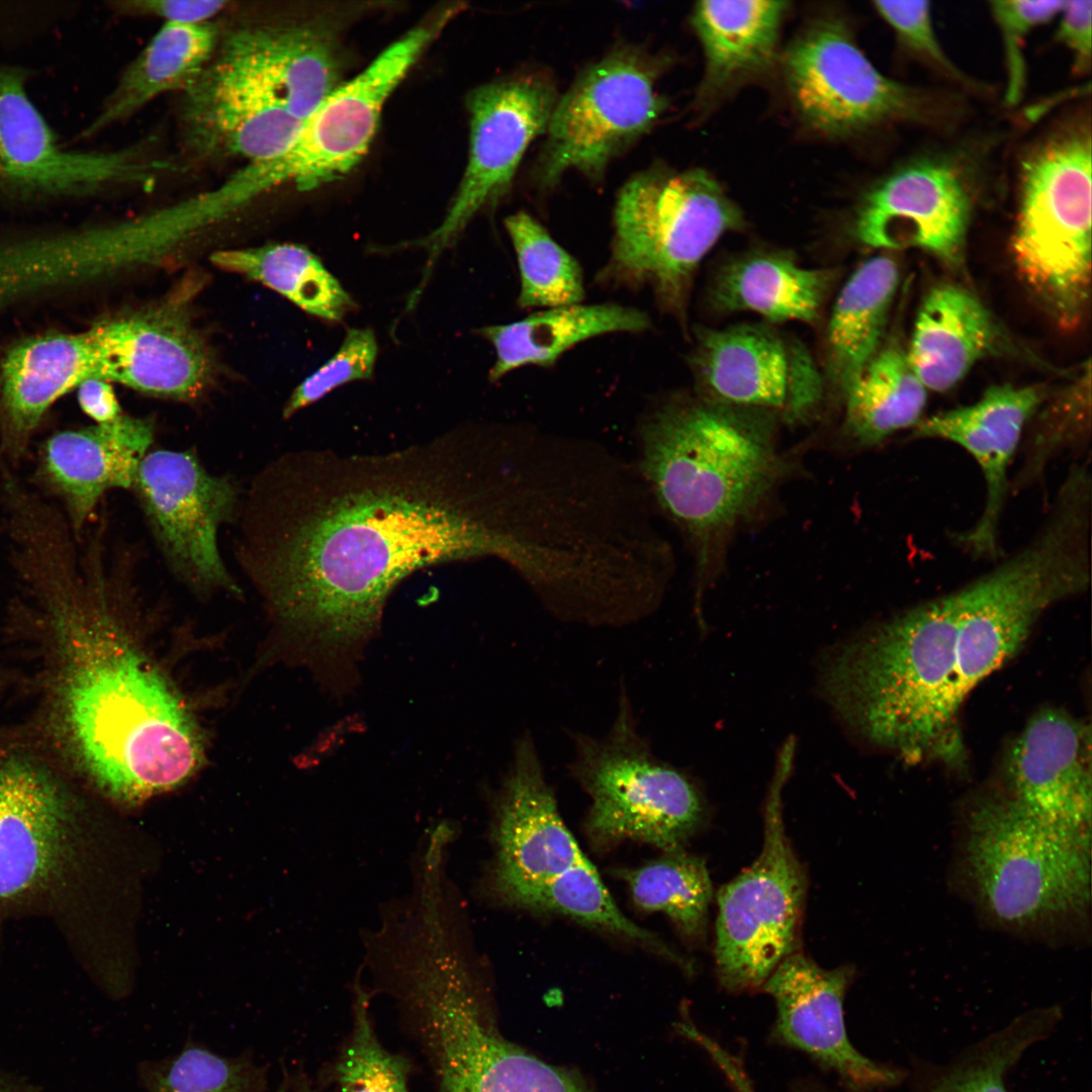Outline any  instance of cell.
Segmentation results:
<instances>
[{
  "label": "cell",
  "instance_id": "44",
  "mask_svg": "<svg viewBox=\"0 0 1092 1092\" xmlns=\"http://www.w3.org/2000/svg\"><path fill=\"white\" fill-rule=\"evenodd\" d=\"M229 4L222 0H138L118 3L120 11L153 15L165 22L199 24L206 23Z\"/></svg>",
  "mask_w": 1092,
  "mask_h": 1092
},
{
  "label": "cell",
  "instance_id": "1",
  "mask_svg": "<svg viewBox=\"0 0 1092 1092\" xmlns=\"http://www.w3.org/2000/svg\"><path fill=\"white\" fill-rule=\"evenodd\" d=\"M242 556L324 685L350 681L386 602L415 571L509 554L510 484L496 427L386 453H289L259 479Z\"/></svg>",
  "mask_w": 1092,
  "mask_h": 1092
},
{
  "label": "cell",
  "instance_id": "9",
  "mask_svg": "<svg viewBox=\"0 0 1092 1092\" xmlns=\"http://www.w3.org/2000/svg\"><path fill=\"white\" fill-rule=\"evenodd\" d=\"M663 62L633 47L586 67L554 105L534 178L551 188L569 171L601 180L609 164L667 107L657 89Z\"/></svg>",
  "mask_w": 1092,
  "mask_h": 1092
},
{
  "label": "cell",
  "instance_id": "27",
  "mask_svg": "<svg viewBox=\"0 0 1092 1092\" xmlns=\"http://www.w3.org/2000/svg\"><path fill=\"white\" fill-rule=\"evenodd\" d=\"M212 60L305 121L339 86L331 42L301 25H256L232 32Z\"/></svg>",
  "mask_w": 1092,
  "mask_h": 1092
},
{
  "label": "cell",
  "instance_id": "35",
  "mask_svg": "<svg viewBox=\"0 0 1092 1092\" xmlns=\"http://www.w3.org/2000/svg\"><path fill=\"white\" fill-rule=\"evenodd\" d=\"M216 266L256 280L305 312L329 322L342 321L356 304L321 259L307 248L272 244L217 251Z\"/></svg>",
  "mask_w": 1092,
  "mask_h": 1092
},
{
  "label": "cell",
  "instance_id": "32",
  "mask_svg": "<svg viewBox=\"0 0 1092 1092\" xmlns=\"http://www.w3.org/2000/svg\"><path fill=\"white\" fill-rule=\"evenodd\" d=\"M899 268L887 254L862 262L843 284L826 330V375L843 398L882 347Z\"/></svg>",
  "mask_w": 1092,
  "mask_h": 1092
},
{
  "label": "cell",
  "instance_id": "26",
  "mask_svg": "<svg viewBox=\"0 0 1092 1092\" xmlns=\"http://www.w3.org/2000/svg\"><path fill=\"white\" fill-rule=\"evenodd\" d=\"M152 441L149 422L123 415L108 424L58 432L39 452L36 479L60 502L77 535L107 490L134 485Z\"/></svg>",
  "mask_w": 1092,
  "mask_h": 1092
},
{
  "label": "cell",
  "instance_id": "14",
  "mask_svg": "<svg viewBox=\"0 0 1092 1092\" xmlns=\"http://www.w3.org/2000/svg\"><path fill=\"white\" fill-rule=\"evenodd\" d=\"M558 96L554 82L539 72L518 73L470 93L469 155L461 183L439 226L412 244L428 252L424 280L469 221L508 192L527 149L545 134Z\"/></svg>",
  "mask_w": 1092,
  "mask_h": 1092
},
{
  "label": "cell",
  "instance_id": "37",
  "mask_svg": "<svg viewBox=\"0 0 1092 1092\" xmlns=\"http://www.w3.org/2000/svg\"><path fill=\"white\" fill-rule=\"evenodd\" d=\"M623 876L639 908L664 913L690 942L705 939L713 888L703 858L668 850Z\"/></svg>",
  "mask_w": 1092,
  "mask_h": 1092
},
{
  "label": "cell",
  "instance_id": "47",
  "mask_svg": "<svg viewBox=\"0 0 1092 1092\" xmlns=\"http://www.w3.org/2000/svg\"><path fill=\"white\" fill-rule=\"evenodd\" d=\"M81 410L97 425L108 424L121 416V410L112 386L104 380L91 379L78 388Z\"/></svg>",
  "mask_w": 1092,
  "mask_h": 1092
},
{
  "label": "cell",
  "instance_id": "7",
  "mask_svg": "<svg viewBox=\"0 0 1092 1092\" xmlns=\"http://www.w3.org/2000/svg\"><path fill=\"white\" fill-rule=\"evenodd\" d=\"M1090 129L1066 130L1022 163L1012 255L1023 280L1066 328L1081 320L1091 281Z\"/></svg>",
  "mask_w": 1092,
  "mask_h": 1092
},
{
  "label": "cell",
  "instance_id": "46",
  "mask_svg": "<svg viewBox=\"0 0 1092 1092\" xmlns=\"http://www.w3.org/2000/svg\"><path fill=\"white\" fill-rule=\"evenodd\" d=\"M678 1028L684 1035L697 1042L709 1054L736 1092H755L740 1059L701 1031L688 1018H682Z\"/></svg>",
  "mask_w": 1092,
  "mask_h": 1092
},
{
  "label": "cell",
  "instance_id": "16",
  "mask_svg": "<svg viewBox=\"0 0 1092 1092\" xmlns=\"http://www.w3.org/2000/svg\"><path fill=\"white\" fill-rule=\"evenodd\" d=\"M690 363L703 397L790 423L807 420L824 395L807 347L766 325L703 329Z\"/></svg>",
  "mask_w": 1092,
  "mask_h": 1092
},
{
  "label": "cell",
  "instance_id": "10",
  "mask_svg": "<svg viewBox=\"0 0 1092 1092\" xmlns=\"http://www.w3.org/2000/svg\"><path fill=\"white\" fill-rule=\"evenodd\" d=\"M779 793L765 809L760 853L717 893L715 972L733 993L761 989L797 949L808 879L786 833Z\"/></svg>",
  "mask_w": 1092,
  "mask_h": 1092
},
{
  "label": "cell",
  "instance_id": "30",
  "mask_svg": "<svg viewBox=\"0 0 1092 1092\" xmlns=\"http://www.w3.org/2000/svg\"><path fill=\"white\" fill-rule=\"evenodd\" d=\"M834 278L832 270L805 268L783 254L750 253L720 269L711 300L723 312L751 311L776 323H814Z\"/></svg>",
  "mask_w": 1092,
  "mask_h": 1092
},
{
  "label": "cell",
  "instance_id": "42",
  "mask_svg": "<svg viewBox=\"0 0 1092 1092\" xmlns=\"http://www.w3.org/2000/svg\"><path fill=\"white\" fill-rule=\"evenodd\" d=\"M1066 1H992L990 9L1002 35L1007 68L1005 100L1015 104L1025 85L1024 39L1035 27L1058 16Z\"/></svg>",
  "mask_w": 1092,
  "mask_h": 1092
},
{
  "label": "cell",
  "instance_id": "12",
  "mask_svg": "<svg viewBox=\"0 0 1092 1092\" xmlns=\"http://www.w3.org/2000/svg\"><path fill=\"white\" fill-rule=\"evenodd\" d=\"M784 73L801 117L825 135L922 121L930 113L928 96L878 71L836 20L801 34L785 55Z\"/></svg>",
  "mask_w": 1092,
  "mask_h": 1092
},
{
  "label": "cell",
  "instance_id": "28",
  "mask_svg": "<svg viewBox=\"0 0 1092 1092\" xmlns=\"http://www.w3.org/2000/svg\"><path fill=\"white\" fill-rule=\"evenodd\" d=\"M1001 342V331L985 305L964 287L944 283L923 298L906 353L925 388L943 392L996 352Z\"/></svg>",
  "mask_w": 1092,
  "mask_h": 1092
},
{
  "label": "cell",
  "instance_id": "29",
  "mask_svg": "<svg viewBox=\"0 0 1092 1092\" xmlns=\"http://www.w3.org/2000/svg\"><path fill=\"white\" fill-rule=\"evenodd\" d=\"M650 318L636 307L614 302L545 308L516 322L485 326L476 332L491 344L495 360L489 380L525 367H550L569 349L610 334L641 333Z\"/></svg>",
  "mask_w": 1092,
  "mask_h": 1092
},
{
  "label": "cell",
  "instance_id": "2",
  "mask_svg": "<svg viewBox=\"0 0 1092 1092\" xmlns=\"http://www.w3.org/2000/svg\"><path fill=\"white\" fill-rule=\"evenodd\" d=\"M99 563L58 560L36 576L62 640L59 701L81 767L115 800L136 804L183 784L202 742L181 698L108 604Z\"/></svg>",
  "mask_w": 1092,
  "mask_h": 1092
},
{
  "label": "cell",
  "instance_id": "5",
  "mask_svg": "<svg viewBox=\"0 0 1092 1092\" xmlns=\"http://www.w3.org/2000/svg\"><path fill=\"white\" fill-rule=\"evenodd\" d=\"M770 415L707 399L657 405L639 424L638 472L649 494L702 549L749 517L786 464Z\"/></svg>",
  "mask_w": 1092,
  "mask_h": 1092
},
{
  "label": "cell",
  "instance_id": "43",
  "mask_svg": "<svg viewBox=\"0 0 1092 1092\" xmlns=\"http://www.w3.org/2000/svg\"><path fill=\"white\" fill-rule=\"evenodd\" d=\"M874 6L906 49L946 74L962 78V73L950 61L938 40L932 21L930 2L877 1Z\"/></svg>",
  "mask_w": 1092,
  "mask_h": 1092
},
{
  "label": "cell",
  "instance_id": "17",
  "mask_svg": "<svg viewBox=\"0 0 1092 1092\" xmlns=\"http://www.w3.org/2000/svg\"><path fill=\"white\" fill-rule=\"evenodd\" d=\"M963 170L941 156L916 158L894 169L862 196L853 222L857 239L880 250L916 248L957 263L972 208Z\"/></svg>",
  "mask_w": 1092,
  "mask_h": 1092
},
{
  "label": "cell",
  "instance_id": "40",
  "mask_svg": "<svg viewBox=\"0 0 1092 1092\" xmlns=\"http://www.w3.org/2000/svg\"><path fill=\"white\" fill-rule=\"evenodd\" d=\"M368 1011V995L360 991L351 1035L334 1069L340 1092H410V1062L382 1046Z\"/></svg>",
  "mask_w": 1092,
  "mask_h": 1092
},
{
  "label": "cell",
  "instance_id": "34",
  "mask_svg": "<svg viewBox=\"0 0 1092 1092\" xmlns=\"http://www.w3.org/2000/svg\"><path fill=\"white\" fill-rule=\"evenodd\" d=\"M843 429L860 447H873L893 434L913 429L927 400L922 384L898 344L877 352L845 396Z\"/></svg>",
  "mask_w": 1092,
  "mask_h": 1092
},
{
  "label": "cell",
  "instance_id": "51",
  "mask_svg": "<svg viewBox=\"0 0 1092 1092\" xmlns=\"http://www.w3.org/2000/svg\"><path fill=\"white\" fill-rule=\"evenodd\" d=\"M289 1087H290L289 1077H288V1074L285 1072L284 1077L282 1078V1081L280 1082L279 1086L277 1087V1089L274 1092H288Z\"/></svg>",
  "mask_w": 1092,
  "mask_h": 1092
},
{
  "label": "cell",
  "instance_id": "13",
  "mask_svg": "<svg viewBox=\"0 0 1092 1092\" xmlns=\"http://www.w3.org/2000/svg\"><path fill=\"white\" fill-rule=\"evenodd\" d=\"M407 1008L441 1092H586L574 1075L507 1040L469 981L427 989Z\"/></svg>",
  "mask_w": 1092,
  "mask_h": 1092
},
{
  "label": "cell",
  "instance_id": "48",
  "mask_svg": "<svg viewBox=\"0 0 1092 1092\" xmlns=\"http://www.w3.org/2000/svg\"><path fill=\"white\" fill-rule=\"evenodd\" d=\"M0 1092H29L23 1084L0 1071Z\"/></svg>",
  "mask_w": 1092,
  "mask_h": 1092
},
{
  "label": "cell",
  "instance_id": "38",
  "mask_svg": "<svg viewBox=\"0 0 1092 1092\" xmlns=\"http://www.w3.org/2000/svg\"><path fill=\"white\" fill-rule=\"evenodd\" d=\"M519 268L522 308H550L581 303L584 283L577 260L525 211L505 219Z\"/></svg>",
  "mask_w": 1092,
  "mask_h": 1092
},
{
  "label": "cell",
  "instance_id": "41",
  "mask_svg": "<svg viewBox=\"0 0 1092 1092\" xmlns=\"http://www.w3.org/2000/svg\"><path fill=\"white\" fill-rule=\"evenodd\" d=\"M377 353L378 346L371 329H349L338 351L293 390L283 408V417H292L339 386L371 378Z\"/></svg>",
  "mask_w": 1092,
  "mask_h": 1092
},
{
  "label": "cell",
  "instance_id": "39",
  "mask_svg": "<svg viewBox=\"0 0 1092 1092\" xmlns=\"http://www.w3.org/2000/svg\"><path fill=\"white\" fill-rule=\"evenodd\" d=\"M139 1074L148 1092H265L267 1087L266 1068L250 1055L223 1057L198 1044L146 1062Z\"/></svg>",
  "mask_w": 1092,
  "mask_h": 1092
},
{
  "label": "cell",
  "instance_id": "3",
  "mask_svg": "<svg viewBox=\"0 0 1092 1092\" xmlns=\"http://www.w3.org/2000/svg\"><path fill=\"white\" fill-rule=\"evenodd\" d=\"M1032 629L1004 601L968 583L879 624L827 668L826 693L866 740L906 760L956 756L969 693Z\"/></svg>",
  "mask_w": 1092,
  "mask_h": 1092
},
{
  "label": "cell",
  "instance_id": "8",
  "mask_svg": "<svg viewBox=\"0 0 1092 1092\" xmlns=\"http://www.w3.org/2000/svg\"><path fill=\"white\" fill-rule=\"evenodd\" d=\"M569 736L568 770L590 798L585 826L598 843L631 839L668 851L681 848L702 825L701 794L682 771L653 753L624 685L605 735Z\"/></svg>",
  "mask_w": 1092,
  "mask_h": 1092
},
{
  "label": "cell",
  "instance_id": "23",
  "mask_svg": "<svg viewBox=\"0 0 1092 1092\" xmlns=\"http://www.w3.org/2000/svg\"><path fill=\"white\" fill-rule=\"evenodd\" d=\"M1043 392L1035 386L995 385L975 402L922 419L914 438L940 439L965 449L985 481V504L977 523L957 541L977 556L998 550V527L1008 490V468L1027 422Z\"/></svg>",
  "mask_w": 1092,
  "mask_h": 1092
},
{
  "label": "cell",
  "instance_id": "6",
  "mask_svg": "<svg viewBox=\"0 0 1092 1092\" xmlns=\"http://www.w3.org/2000/svg\"><path fill=\"white\" fill-rule=\"evenodd\" d=\"M742 214L705 170L651 167L620 189L613 239L601 278L648 287L659 305L682 315L698 266Z\"/></svg>",
  "mask_w": 1092,
  "mask_h": 1092
},
{
  "label": "cell",
  "instance_id": "11",
  "mask_svg": "<svg viewBox=\"0 0 1092 1092\" xmlns=\"http://www.w3.org/2000/svg\"><path fill=\"white\" fill-rule=\"evenodd\" d=\"M24 69L0 63V199L65 202L115 186L150 184L167 168L138 148L75 151L60 144L33 103Z\"/></svg>",
  "mask_w": 1092,
  "mask_h": 1092
},
{
  "label": "cell",
  "instance_id": "24",
  "mask_svg": "<svg viewBox=\"0 0 1092 1092\" xmlns=\"http://www.w3.org/2000/svg\"><path fill=\"white\" fill-rule=\"evenodd\" d=\"M90 329L101 380L156 395L189 397L209 377L208 354L177 307L159 306L114 316Z\"/></svg>",
  "mask_w": 1092,
  "mask_h": 1092
},
{
  "label": "cell",
  "instance_id": "15",
  "mask_svg": "<svg viewBox=\"0 0 1092 1092\" xmlns=\"http://www.w3.org/2000/svg\"><path fill=\"white\" fill-rule=\"evenodd\" d=\"M455 11L417 25L327 96L277 159L282 183L306 191L349 174L367 153L386 100Z\"/></svg>",
  "mask_w": 1092,
  "mask_h": 1092
},
{
  "label": "cell",
  "instance_id": "31",
  "mask_svg": "<svg viewBox=\"0 0 1092 1092\" xmlns=\"http://www.w3.org/2000/svg\"><path fill=\"white\" fill-rule=\"evenodd\" d=\"M216 46L217 31L209 22H164L123 71L83 135L123 121L162 94L187 90L212 60Z\"/></svg>",
  "mask_w": 1092,
  "mask_h": 1092
},
{
  "label": "cell",
  "instance_id": "36",
  "mask_svg": "<svg viewBox=\"0 0 1092 1092\" xmlns=\"http://www.w3.org/2000/svg\"><path fill=\"white\" fill-rule=\"evenodd\" d=\"M1062 1018L1059 1005L1018 1014L945 1065L930 1069L915 1092H1008L1009 1073L1030 1048L1052 1035Z\"/></svg>",
  "mask_w": 1092,
  "mask_h": 1092
},
{
  "label": "cell",
  "instance_id": "33",
  "mask_svg": "<svg viewBox=\"0 0 1092 1092\" xmlns=\"http://www.w3.org/2000/svg\"><path fill=\"white\" fill-rule=\"evenodd\" d=\"M786 1H701L692 24L702 43L704 89H721L766 69L775 59Z\"/></svg>",
  "mask_w": 1092,
  "mask_h": 1092
},
{
  "label": "cell",
  "instance_id": "50",
  "mask_svg": "<svg viewBox=\"0 0 1092 1092\" xmlns=\"http://www.w3.org/2000/svg\"><path fill=\"white\" fill-rule=\"evenodd\" d=\"M797 1092H832L818 1084H802Z\"/></svg>",
  "mask_w": 1092,
  "mask_h": 1092
},
{
  "label": "cell",
  "instance_id": "45",
  "mask_svg": "<svg viewBox=\"0 0 1092 1092\" xmlns=\"http://www.w3.org/2000/svg\"><path fill=\"white\" fill-rule=\"evenodd\" d=\"M1058 16V40L1070 50L1079 71L1089 69L1092 51V1H1066Z\"/></svg>",
  "mask_w": 1092,
  "mask_h": 1092
},
{
  "label": "cell",
  "instance_id": "20",
  "mask_svg": "<svg viewBox=\"0 0 1092 1092\" xmlns=\"http://www.w3.org/2000/svg\"><path fill=\"white\" fill-rule=\"evenodd\" d=\"M493 888L508 902L586 859L563 822L533 736L520 735L495 803Z\"/></svg>",
  "mask_w": 1092,
  "mask_h": 1092
},
{
  "label": "cell",
  "instance_id": "19",
  "mask_svg": "<svg viewBox=\"0 0 1092 1092\" xmlns=\"http://www.w3.org/2000/svg\"><path fill=\"white\" fill-rule=\"evenodd\" d=\"M854 969H824L798 948L774 970L761 989L777 1006L772 1036L832 1070L853 1092L900 1084L906 1073L860 1054L848 1039L843 1016Z\"/></svg>",
  "mask_w": 1092,
  "mask_h": 1092
},
{
  "label": "cell",
  "instance_id": "4",
  "mask_svg": "<svg viewBox=\"0 0 1092 1092\" xmlns=\"http://www.w3.org/2000/svg\"><path fill=\"white\" fill-rule=\"evenodd\" d=\"M950 884L979 919L1049 946L1091 937V834L1046 823L1003 791L962 812Z\"/></svg>",
  "mask_w": 1092,
  "mask_h": 1092
},
{
  "label": "cell",
  "instance_id": "49",
  "mask_svg": "<svg viewBox=\"0 0 1092 1092\" xmlns=\"http://www.w3.org/2000/svg\"><path fill=\"white\" fill-rule=\"evenodd\" d=\"M293 1084V1092H314L304 1078H296Z\"/></svg>",
  "mask_w": 1092,
  "mask_h": 1092
},
{
  "label": "cell",
  "instance_id": "22",
  "mask_svg": "<svg viewBox=\"0 0 1092 1092\" xmlns=\"http://www.w3.org/2000/svg\"><path fill=\"white\" fill-rule=\"evenodd\" d=\"M1003 792L1034 817L1091 834V729L1066 712L1035 714L1007 758Z\"/></svg>",
  "mask_w": 1092,
  "mask_h": 1092
},
{
  "label": "cell",
  "instance_id": "21",
  "mask_svg": "<svg viewBox=\"0 0 1092 1092\" xmlns=\"http://www.w3.org/2000/svg\"><path fill=\"white\" fill-rule=\"evenodd\" d=\"M69 801L49 772L0 753V907L60 878L73 846Z\"/></svg>",
  "mask_w": 1092,
  "mask_h": 1092
},
{
  "label": "cell",
  "instance_id": "25",
  "mask_svg": "<svg viewBox=\"0 0 1092 1092\" xmlns=\"http://www.w3.org/2000/svg\"><path fill=\"white\" fill-rule=\"evenodd\" d=\"M181 113L186 141L193 151L246 164L284 156L304 123L212 60L184 91Z\"/></svg>",
  "mask_w": 1092,
  "mask_h": 1092
},
{
  "label": "cell",
  "instance_id": "18",
  "mask_svg": "<svg viewBox=\"0 0 1092 1092\" xmlns=\"http://www.w3.org/2000/svg\"><path fill=\"white\" fill-rule=\"evenodd\" d=\"M134 485L175 570L195 584L234 588L217 546L218 527L237 502L234 484L188 453L159 450L144 456Z\"/></svg>",
  "mask_w": 1092,
  "mask_h": 1092
}]
</instances>
